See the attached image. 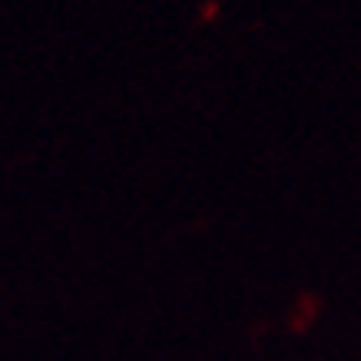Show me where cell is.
<instances>
[{
    "mask_svg": "<svg viewBox=\"0 0 361 361\" xmlns=\"http://www.w3.org/2000/svg\"><path fill=\"white\" fill-rule=\"evenodd\" d=\"M322 315H325L322 295H315V292H298V295L292 298V305H288V331H292V335H305Z\"/></svg>",
    "mask_w": 361,
    "mask_h": 361,
    "instance_id": "cell-1",
    "label": "cell"
}]
</instances>
